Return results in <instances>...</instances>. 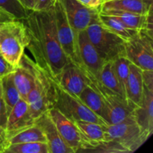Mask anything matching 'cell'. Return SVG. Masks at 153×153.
<instances>
[{
  "label": "cell",
  "instance_id": "obj_1",
  "mask_svg": "<svg viewBox=\"0 0 153 153\" xmlns=\"http://www.w3.org/2000/svg\"><path fill=\"white\" fill-rule=\"evenodd\" d=\"M22 21L29 39L26 49L32 55L33 61L55 79L69 60L58 40L53 8L45 11L31 10Z\"/></svg>",
  "mask_w": 153,
  "mask_h": 153
},
{
  "label": "cell",
  "instance_id": "obj_2",
  "mask_svg": "<svg viewBox=\"0 0 153 153\" xmlns=\"http://www.w3.org/2000/svg\"><path fill=\"white\" fill-rule=\"evenodd\" d=\"M106 140L95 152H133L149 138L140 131L135 122H124L105 126Z\"/></svg>",
  "mask_w": 153,
  "mask_h": 153
},
{
  "label": "cell",
  "instance_id": "obj_3",
  "mask_svg": "<svg viewBox=\"0 0 153 153\" xmlns=\"http://www.w3.org/2000/svg\"><path fill=\"white\" fill-rule=\"evenodd\" d=\"M87 85L97 91L104 104L102 119L108 124H117L124 122H135L134 111L137 105L129 100L114 94L103 86L97 78L82 72Z\"/></svg>",
  "mask_w": 153,
  "mask_h": 153
},
{
  "label": "cell",
  "instance_id": "obj_4",
  "mask_svg": "<svg viewBox=\"0 0 153 153\" xmlns=\"http://www.w3.org/2000/svg\"><path fill=\"white\" fill-rule=\"evenodd\" d=\"M29 42L23 21L14 19L0 26V53L10 64L19 65Z\"/></svg>",
  "mask_w": 153,
  "mask_h": 153
},
{
  "label": "cell",
  "instance_id": "obj_5",
  "mask_svg": "<svg viewBox=\"0 0 153 153\" xmlns=\"http://www.w3.org/2000/svg\"><path fill=\"white\" fill-rule=\"evenodd\" d=\"M98 16L85 29L88 38L98 53L105 62L125 56L126 40L103 26Z\"/></svg>",
  "mask_w": 153,
  "mask_h": 153
},
{
  "label": "cell",
  "instance_id": "obj_6",
  "mask_svg": "<svg viewBox=\"0 0 153 153\" xmlns=\"http://www.w3.org/2000/svg\"><path fill=\"white\" fill-rule=\"evenodd\" d=\"M52 80L54 91L52 108L58 109L73 122L76 120H85L97 123L103 126L108 125L101 117L90 110L79 97L72 95L63 89L52 78Z\"/></svg>",
  "mask_w": 153,
  "mask_h": 153
},
{
  "label": "cell",
  "instance_id": "obj_7",
  "mask_svg": "<svg viewBox=\"0 0 153 153\" xmlns=\"http://www.w3.org/2000/svg\"><path fill=\"white\" fill-rule=\"evenodd\" d=\"M35 85L27 97L26 102L34 120L52 108L53 84L52 78L34 62Z\"/></svg>",
  "mask_w": 153,
  "mask_h": 153
},
{
  "label": "cell",
  "instance_id": "obj_8",
  "mask_svg": "<svg viewBox=\"0 0 153 153\" xmlns=\"http://www.w3.org/2000/svg\"><path fill=\"white\" fill-rule=\"evenodd\" d=\"M126 58L142 70H153L152 35L144 30L125 42Z\"/></svg>",
  "mask_w": 153,
  "mask_h": 153
},
{
  "label": "cell",
  "instance_id": "obj_9",
  "mask_svg": "<svg viewBox=\"0 0 153 153\" xmlns=\"http://www.w3.org/2000/svg\"><path fill=\"white\" fill-rule=\"evenodd\" d=\"M57 34L63 51L69 61L75 65L79 62L77 46V33L73 30L67 17L60 0H57L53 7Z\"/></svg>",
  "mask_w": 153,
  "mask_h": 153
},
{
  "label": "cell",
  "instance_id": "obj_10",
  "mask_svg": "<svg viewBox=\"0 0 153 153\" xmlns=\"http://www.w3.org/2000/svg\"><path fill=\"white\" fill-rule=\"evenodd\" d=\"M77 46L79 62L76 66L81 71L93 75L98 79L105 61L89 40L85 30L77 33Z\"/></svg>",
  "mask_w": 153,
  "mask_h": 153
},
{
  "label": "cell",
  "instance_id": "obj_11",
  "mask_svg": "<svg viewBox=\"0 0 153 153\" xmlns=\"http://www.w3.org/2000/svg\"><path fill=\"white\" fill-rule=\"evenodd\" d=\"M60 1L72 28L76 32L86 29L99 15V9L87 7L78 0Z\"/></svg>",
  "mask_w": 153,
  "mask_h": 153
},
{
  "label": "cell",
  "instance_id": "obj_12",
  "mask_svg": "<svg viewBox=\"0 0 153 153\" xmlns=\"http://www.w3.org/2000/svg\"><path fill=\"white\" fill-rule=\"evenodd\" d=\"M79 131L80 147L77 152H94L106 140L105 126L85 120L74 121Z\"/></svg>",
  "mask_w": 153,
  "mask_h": 153
},
{
  "label": "cell",
  "instance_id": "obj_13",
  "mask_svg": "<svg viewBox=\"0 0 153 153\" xmlns=\"http://www.w3.org/2000/svg\"><path fill=\"white\" fill-rule=\"evenodd\" d=\"M47 111L63 140L74 153L77 152L80 147L81 138L76 123L55 108H51Z\"/></svg>",
  "mask_w": 153,
  "mask_h": 153
},
{
  "label": "cell",
  "instance_id": "obj_14",
  "mask_svg": "<svg viewBox=\"0 0 153 153\" xmlns=\"http://www.w3.org/2000/svg\"><path fill=\"white\" fill-rule=\"evenodd\" d=\"M35 124L44 134L49 153H74L61 138L47 111L35 120Z\"/></svg>",
  "mask_w": 153,
  "mask_h": 153
},
{
  "label": "cell",
  "instance_id": "obj_15",
  "mask_svg": "<svg viewBox=\"0 0 153 153\" xmlns=\"http://www.w3.org/2000/svg\"><path fill=\"white\" fill-rule=\"evenodd\" d=\"M33 65V60L24 53L19 65L15 67L13 73V82L19 96L21 99L25 101L28 94L35 85V76Z\"/></svg>",
  "mask_w": 153,
  "mask_h": 153
},
{
  "label": "cell",
  "instance_id": "obj_16",
  "mask_svg": "<svg viewBox=\"0 0 153 153\" xmlns=\"http://www.w3.org/2000/svg\"><path fill=\"white\" fill-rule=\"evenodd\" d=\"M34 123L35 120L31 115L28 102L20 99L8 114L5 130L9 137Z\"/></svg>",
  "mask_w": 153,
  "mask_h": 153
},
{
  "label": "cell",
  "instance_id": "obj_17",
  "mask_svg": "<svg viewBox=\"0 0 153 153\" xmlns=\"http://www.w3.org/2000/svg\"><path fill=\"white\" fill-rule=\"evenodd\" d=\"M54 79L63 89L77 97L88 85L82 71L70 61Z\"/></svg>",
  "mask_w": 153,
  "mask_h": 153
},
{
  "label": "cell",
  "instance_id": "obj_18",
  "mask_svg": "<svg viewBox=\"0 0 153 153\" xmlns=\"http://www.w3.org/2000/svg\"><path fill=\"white\" fill-rule=\"evenodd\" d=\"M135 123L141 132L149 138L153 132V91L143 86L141 103L134 108Z\"/></svg>",
  "mask_w": 153,
  "mask_h": 153
},
{
  "label": "cell",
  "instance_id": "obj_19",
  "mask_svg": "<svg viewBox=\"0 0 153 153\" xmlns=\"http://www.w3.org/2000/svg\"><path fill=\"white\" fill-rule=\"evenodd\" d=\"M99 13L101 14L115 16L123 22L126 26L138 31L144 30L152 35V10L146 14H139L117 10H100Z\"/></svg>",
  "mask_w": 153,
  "mask_h": 153
},
{
  "label": "cell",
  "instance_id": "obj_20",
  "mask_svg": "<svg viewBox=\"0 0 153 153\" xmlns=\"http://www.w3.org/2000/svg\"><path fill=\"white\" fill-rule=\"evenodd\" d=\"M143 93V70L130 63L129 73L126 85L127 99L135 105L138 106L141 103Z\"/></svg>",
  "mask_w": 153,
  "mask_h": 153
},
{
  "label": "cell",
  "instance_id": "obj_21",
  "mask_svg": "<svg viewBox=\"0 0 153 153\" xmlns=\"http://www.w3.org/2000/svg\"><path fill=\"white\" fill-rule=\"evenodd\" d=\"M117 10L146 14L152 10V5H148L143 0H109L102 2L100 10Z\"/></svg>",
  "mask_w": 153,
  "mask_h": 153
},
{
  "label": "cell",
  "instance_id": "obj_22",
  "mask_svg": "<svg viewBox=\"0 0 153 153\" xmlns=\"http://www.w3.org/2000/svg\"><path fill=\"white\" fill-rule=\"evenodd\" d=\"M98 18L99 21L103 26L120 37L126 41L137 35L140 31L138 30L133 29L126 26L123 22H121L119 19L115 16L101 14L99 13Z\"/></svg>",
  "mask_w": 153,
  "mask_h": 153
},
{
  "label": "cell",
  "instance_id": "obj_23",
  "mask_svg": "<svg viewBox=\"0 0 153 153\" xmlns=\"http://www.w3.org/2000/svg\"><path fill=\"white\" fill-rule=\"evenodd\" d=\"M98 79L101 82L102 85L105 87L109 91L126 99L120 84L117 79V76L115 73L114 68L113 61H106L105 63L100 70Z\"/></svg>",
  "mask_w": 153,
  "mask_h": 153
},
{
  "label": "cell",
  "instance_id": "obj_24",
  "mask_svg": "<svg viewBox=\"0 0 153 153\" xmlns=\"http://www.w3.org/2000/svg\"><path fill=\"white\" fill-rule=\"evenodd\" d=\"M13 73H9L0 79L3 99L7 108V116L13 106L21 99L18 90L13 82Z\"/></svg>",
  "mask_w": 153,
  "mask_h": 153
},
{
  "label": "cell",
  "instance_id": "obj_25",
  "mask_svg": "<svg viewBox=\"0 0 153 153\" xmlns=\"http://www.w3.org/2000/svg\"><path fill=\"white\" fill-rule=\"evenodd\" d=\"M10 144L31 142H44L46 143L44 134L38 126L35 123L31 126L25 128L16 134L9 137Z\"/></svg>",
  "mask_w": 153,
  "mask_h": 153
},
{
  "label": "cell",
  "instance_id": "obj_26",
  "mask_svg": "<svg viewBox=\"0 0 153 153\" xmlns=\"http://www.w3.org/2000/svg\"><path fill=\"white\" fill-rule=\"evenodd\" d=\"M79 98L90 110L92 111L94 114L102 119L103 113H104V104L101 97L97 91L87 85L86 88L79 94Z\"/></svg>",
  "mask_w": 153,
  "mask_h": 153
},
{
  "label": "cell",
  "instance_id": "obj_27",
  "mask_svg": "<svg viewBox=\"0 0 153 153\" xmlns=\"http://www.w3.org/2000/svg\"><path fill=\"white\" fill-rule=\"evenodd\" d=\"M6 153H49V151L46 143L31 142L10 144Z\"/></svg>",
  "mask_w": 153,
  "mask_h": 153
},
{
  "label": "cell",
  "instance_id": "obj_28",
  "mask_svg": "<svg viewBox=\"0 0 153 153\" xmlns=\"http://www.w3.org/2000/svg\"><path fill=\"white\" fill-rule=\"evenodd\" d=\"M130 63L131 62L125 56L118 57L113 61L115 73L126 100H128L126 97V85L129 73Z\"/></svg>",
  "mask_w": 153,
  "mask_h": 153
},
{
  "label": "cell",
  "instance_id": "obj_29",
  "mask_svg": "<svg viewBox=\"0 0 153 153\" xmlns=\"http://www.w3.org/2000/svg\"><path fill=\"white\" fill-rule=\"evenodd\" d=\"M0 8L21 20L25 19L31 12L24 8L16 0H0Z\"/></svg>",
  "mask_w": 153,
  "mask_h": 153
},
{
  "label": "cell",
  "instance_id": "obj_30",
  "mask_svg": "<svg viewBox=\"0 0 153 153\" xmlns=\"http://www.w3.org/2000/svg\"><path fill=\"white\" fill-rule=\"evenodd\" d=\"M15 67L7 61V60L0 53V79L6 75L14 72Z\"/></svg>",
  "mask_w": 153,
  "mask_h": 153
},
{
  "label": "cell",
  "instance_id": "obj_31",
  "mask_svg": "<svg viewBox=\"0 0 153 153\" xmlns=\"http://www.w3.org/2000/svg\"><path fill=\"white\" fill-rule=\"evenodd\" d=\"M57 0H35V4L33 10L45 11L53 8Z\"/></svg>",
  "mask_w": 153,
  "mask_h": 153
},
{
  "label": "cell",
  "instance_id": "obj_32",
  "mask_svg": "<svg viewBox=\"0 0 153 153\" xmlns=\"http://www.w3.org/2000/svg\"><path fill=\"white\" fill-rule=\"evenodd\" d=\"M7 120V112L6 108L5 103L3 99L2 92H1V82H0V126L5 128Z\"/></svg>",
  "mask_w": 153,
  "mask_h": 153
},
{
  "label": "cell",
  "instance_id": "obj_33",
  "mask_svg": "<svg viewBox=\"0 0 153 153\" xmlns=\"http://www.w3.org/2000/svg\"><path fill=\"white\" fill-rule=\"evenodd\" d=\"M10 145L9 137L5 128L0 126V153H6Z\"/></svg>",
  "mask_w": 153,
  "mask_h": 153
},
{
  "label": "cell",
  "instance_id": "obj_34",
  "mask_svg": "<svg viewBox=\"0 0 153 153\" xmlns=\"http://www.w3.org/2000/svg\"><path fill=\"white\" fill-rule=\"evenodd\" d=\"M143 86L153 91V70H143Z\"/></svg>",
  "mask_w": 153,
  "mask_h": 153
},
{
  "label": "cell",
  "instance_id": "obj_35",
  "mask_svg": "<svg viewBox=\"0 0 153 153\" xmlns=\"http://www.w3.org/2000/svg\"><path fill=\"white\" fill-rule=\"evenodd\" d=\"M16 19L12 14L0 8V26L7 22Z\"/></svg>",
  "mask_w": 153,
  "mask_h": 153
},
{
  "label": "cell",
  "instance_id": "obj_36",
  "mask_svg": "<svg viewBox=\"0 0 153 153\" xmlns=\"http://www.w3.org/2000/svg\"><path fill=\"white\" fill-rule=\"evenodd\" d=\"M78 1L87 7L94 9H99L101 4L100 0H78Z\"/></svg>",
  "mask_w": 153,
  "mask_h": 153
},
{
  "label": "cell",
  "instance_id": "obj_37",
  "mask_svg": "<svg viewBox=\"0 0 153 153\" xmlns=\"http://www.w3.org/2000/svg\"><path fill=\"white\" fill-rule=\"evenodd\" d=\"M24 8L31 11L33 10L35 4V0H16Z\"/></svg>",
  "mask_w": 153,
  "mask_h": 153
},
{
  "label": "cell",
  "instance_id": "obj_38",
  "mask_svg": "<svg viewBox=\"0 0 153 153\" xmlns=\"http://www.w3.org/2000/svg\"><path fill=\"white\" fill-rule=\"evenodd\" d=\"M109 1V0H100V1L102 2H104V1Z\"/></svg>",
  "mask_w": 153,
  "mask_h": 153
}]
</instances>
